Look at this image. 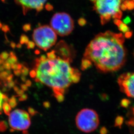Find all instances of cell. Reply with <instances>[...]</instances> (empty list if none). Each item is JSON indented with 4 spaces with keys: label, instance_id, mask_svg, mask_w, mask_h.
<instances>
[{
    "label": "cell",
    "instance_id": "obj_17",
    "mask_svg": "<svg viewBox=\"0 0 134 134\" xmlns=\"http://www.w3.org/2000/svg\"><path fill=\"white\" fill-rule=\"evenodd\" d=\"M8 103L10 106V107L14 108L17 105V102L16 101V99L14 96H12L11 98H10L8 101Z\"/></svg>",
    "mask_w": 134,
    "mask_h": 134
},
{
    "label": "cell",
    "instance_id": "obj_25",
    "mask_svg": "<svg viewBox=\"0 0 134 134\" xmlns=\"http://www.w3.org/2000/svg\"><path fill=\"white\" fill-rule=\"evenodd\" d=\"M21 71L22 75L24 76H25L26 75H27L29 73V70L26 67H24L23 68H22Z\"/></svg>",
    "mask_w": 134,
    "mask_h": 134
},
{
    "label": "cell",
    "instance_id": "obj_12",
    "mask_svg": "<svg viewBox=\"0 0 134 134\" xmlns=\"http://www.w3.org/2000/svg\"><path fill=\"white\" fill-rule=\"evenodd\" d=\"M92 63L89 60L83 58L81 61V68L83 71H85L92 66Z\"/></svg>",
    "mask_w": 134,
    "mask_h": 134
},
{
    "label": "cell",
    "instance_id": "obj_31",
    "mask_svg": "<svg viewBox=\"0 0 134 134\" xmlns=\"http://www.w3.org/2000/svg\"><path fill=\"white\" fill-rule=\"evenodd\" d=\"M131 22V19L129 17H127L123 20V23L125 24V25H128Z\"/></svg>",
    "mask_w": 134,
    "mask_h": 134
},
{
    "label": "cell",
    "instance_id": "obj_16",
    "mask_svg": "<svg viewBox=\"0 0 134 134\" xmlns=\"http://www.w3.org/2000/svg\"><path fill=\"white\" fill-rule=\"evenodd\" d=\"M123 4L126 6L127 9L131 10L134 8V2L132 1L126 0L124 1Z\"/></svg>",
    "mask_w": 134,
    "mask_h": 134
},
{
    "label": "cell",
    "instance_id": "obj_20",
    "mask_svg": "<svg viewBox=\"0 0 134 134\" xmlns=\"http://www.w3.org/2000/svg\"><path fill=\"white\" fill-rule=\"evenodd\" d=\"M9 76L8 72L6 71H3L0 74V78L4 81H6L7 78Z\"/></svg>",
    "mask_w": 134,
    "mask_h": 134
},
{
    "label": "cell",
    "instance_id": "obj_49",
    "mask_svg": "<svg viewBox=\"0 0 134 134\" xmlns=\"http://www.w3.org/2000/svg\"><path fill=\"white\" fill-rule=\"evenodd\" d=\"M133 115H134V108L133 109Z\"/></svg>",
    "mask_w": 134,
    "mask_h": 134
},
{
    "label": "cell",
    "instance_id": "obj_1",
    "mask_svg": "<svg viewBox=\"0 0 134 134\" xmlns=\"http://www.w3.org/2000/svg\"><path fill=\"white\" fill-rule=\"evenodd\" d=\"M122 34L111 31L96 35L85 49L84 58L103 73L116 71L125 64L126 52Z\"/></svg>",
    "mask_w": 134,
    "mask_h": 134
},
{
    "label": "cell",
    "instance_id": "obj_41",
    "mask_svg": "<svg viewBox=\"0 0 134 134\" xmlns=\"http://www.w3.org/2000/svg\"><path fill=\"white\" fill-rule=\"evenodd\" d=\"M12 79H13V75H10L8 77L7 79V81H8V82H9L12 81Z\"/></svg>",
    "mask_w": 134,
    "mask_h": 134
},
{
    "label": "cell",
    "instance_id": "obj_9",
    "mask_svg": "<svg viewBox=\"0 0 134 134\" xmlns=\"http://www.w3.org/2000/svg\"><path fill=\"white\" fill-rule=\"evenodd\" d=\"M47 0H14L16 4L21 7L24 15L31 10L37 12L42 10Z\"/></svg>",
    "mask_w": 134,
    "mask_h": 134
},
{
    "label": "cell",
    "instance_id": "obj_51",
    "mask_svg": "<svg viewBox=\"0 0 134 134\" xmlns=\"http://www.w3.org/2000/svg\"></svg>",
    "mask_w": 134,
    "mask_h": 134
},
{
    "label": "cell",
    "instance_id": "obj_32",
    "mask_svg": "<svg viewBox=\"0 0 134 134\" xmlns=\"http://www.w3.org/2000/svg\"><path fill=\"white\" fill-rule=\"evenodd\" d=\"M100 134H107L108 133V130L105 127H103L101 128L100 131Z\"/></svg>",
    "mask_w": 134,
    "mask_h": 134
},
{
    "label": "cell",
    "instance_id": "obj_35",
    "mask_svg": "<svg viewBox=\"0 0 134 134\" xmlns=\"http://www.w3.org/2000/svg\"><path fill=\"white\" fill-rule=\"evenodd\" d=\"M43 106L45 108H49V107H50V103L48 102H44L43 103Z\"/></svg>",
    "mask_w": 134,
    "mask_h": 134
},
{
    "label": "cell",
    "instance_id": "obj_33",
    "mask_svg": "<svg viewBox=\"0 0 134 134\" xmlns=\"http://www.w3.org/2000/svg\"><path fill=\"white\" fill-rule=\"evenodd\" d=\"M27 98V94H22V96H20L19 98V100L20 101H24V100H26Z\"/></svg>",
    "mask_w": 134,
    "mask_h": 134
},
{
    "label": "cell",
    "instance_id": "obj_21",
    "mask_svg": "<svg viewBox=\"0 0 134 134\" xmlns=\"http://www.w3.org/2000/svg\"><path fill=\"white\" fill-rule=\"evenodd\" d=\"M8 128V125L5 121L0 122V131L4 132Z\"/></svg>",
    "mask_w": 134,
    "mask_h": 134
},
{
    "label": "cell",
    "instance_id": "obj_36",
    "mask_svg": "<svg viewBox=\"0 0 134 134\" xmlns=\"http://www.w3.org/2000/svg\"><path fill=\"white\" fill-rule=\"evenodd\" d=\"M21 88L22 89V90L24 91H26L27 90V88H28V87L26 85V84H23L21 85Z\"/></svg>",
    "mask_w": 134,
    "mask_h": 134
},
{
    "label": "cell",
    "instance_id": "obj_50",
    "mask_svg": "<svg viewBox=\"0 0 134 134\" xmlns=\"http://www.w3.org/2000/svg\"><path fill=\"white\" fill-rule=\"evenodd\" d=\"M132 1H133L134 2V0H132Z\"/></svg>",
    "mask_w": 134,
    "mask_h": 134
},
{
    "label": "cell",
    "instance_id": "obj_44",
    "mask_svg": "<svg viewBox=\"0 0 134 134\" xmlns=\"http://www.w3.org/2000/svg\"><path fill=\"white\" fill-rule=\"evenodd\" d=\"M21 79H22V81H24V82H25V81L26 82V81H27V80H26L25 77V76H24V75H22V77H21Z\"/></svg>",
    "mask_w": 134,
    "mask_h": 134
},
{
    "label": "cell",
    "instance_id": "obj_48",
    "mask_svg": "<svg viewBox=\"0 0 134 134\" xmlns=\"http://www.w3.org/2000/svg\"><path fill=\"white\" fill-rule=\"evenodd\" d=\"M90 1H93V2H95V1H96V0H90Z\"/></svg>",
    "mask_w": 134,
    "mask_h": 134
},
{
    "label": "cell",
    "instance_id": "obj_3",
    "mask_svg": "<svg viewBox=\"0 0 134 134\" xmlns=\"http://www.w3.org/2000/svg\"><path fill=\"white\" fill-rule=\"evenodd\" d=\"M94 3V10L100 15L102 25L109 22L111 18H121V0H96Z\"/></svg>",
    "mask_w": 134,
    "mask_h": 134
},
{
    "label": "cell",
    "instance_id": "obj_38",
    "mask_svg": "<svg viewBox=\"0 0 134 134\" xmlns=\"http://www.w3.org/2000/svg\"><path fill=\"white\" fill-rule=\"evenodd\" d=\"M14 73L16 76H18L21 75V70H14Z\"/></svg>",
    "mask_w": 134,
    "mask_h": 134
},
{
    "label": "cell",
    "instance_id": "obj_7",
    "mask_svg": "<svg viewBox=\"0 0 134 134\" xmlns=\"http://www.w3.org/2000/svg\"><path fill=\"white\" fill-rule=\"evenodd\" d=\"M9 123L13 130L26 131L31 125L30 116L25 111L15 110L9 115Z\"/></svg>",
    "mask_w": 134,
    "mask_h": 134
},
{
    "label": "cell",
    "instance_id": "obj_29",
    "mask_svg": "<svg viewBox=\"0 0 134 134\" xmlns=\"http://www.w3.org/2000/svg\"><path fill=\"white\" fill-rule=\"evenodd\" d=\"M3 66L4 67V69H6L7 70H10L11 68V65L8 63V62H4L3 65Z\"/></svg>",
    "mask_w": 134,
    "mask_h": 134
},
{
    "label": "cell",
    "instance_id": "obj_15",
    "mask_svg": "<svg viewBox=\"0 0 134 134\" xmlns=\"http://www.w3.org/2000/svg\"><path fill=\"white\" fill-rule=\"evenodd\" d=\"M124 118L121 116H119L117 117L115 122V126L119 128H121V125L123 123Z\"/></svg>",
    "mask_w": 134,
    "mask_h": 134
},
{
    "label": "cell",
    "instance_id": "obj_18",
    "mask_svg": "<svg viewBox=\"0 0 134 134\" xmlns=\"http://www.w3.org/2000/svg\"><path fill=\"white\" fill-rule=\"evenodd\" d=\"M130 100L128 99L124 98L121 100L120 104L122 107L127 108L129 107V104H130Z\"/></svg>",
    "mask_w": 134,
    "mask_h": 134
},
{
    "label": "cell",
    "instance_id": "obj_10",
    "mask_svg": "<svg viewBox=\"0 0 134 134\" xmlns=\"http://www.w3.org/2000/svg\"><path fill=\"white\" fill-rule=\"evenodd\" d=\"M56 53L59 57L71 62L72 59V51L71 48L65 41H62L58 43L55 47Z\"/></svg>",
    "mask_w": 134,
    "mask_h": 134
},
{
    "label": "cell",
    "instance_id": "obj_40",
    "mask_svg": "<svg viewBox=\"0 0 134 134\" xmlns=\"http://www.w3.org/2000/svg\"><path fill=\"white\" fill-rule=\"evenodd\" d=\"M24 93V91L22 90V89H19L18 92H17V94L19 96H21L22 94H23Z\"/></svg>",
    "mask_w": 134,
    "mask_h": 134
},
{
    "label": "cell",
    "instance_id": "obj_24",
    "mask_svg": "<svg viewBox=\"0 0 134 134\" xmlns=\"http://www.w3.org/2000/svg\"><path fill=\"white\" fill-rule=\"evenodd\" d=\"M20 42H21V44H27L29 42V39L26 36H22L21 37Z\"/></svg>",
    "mask_w": 134,
    "mask_h": 134
},
{
    "label": "cell",
    "instance_id": "obj_28",
    "mask_svg": "<svg viewBox=\"0 0 134 134\" xmlns=\"http://www.w3.org/2000/svg\"><path fill=\"white\" fill-rule=\"evenodd\" d=\"M3 97L4 94H3L1 92H0V113L1 112L2 108V102L3 101Z\"/></svg>",
    "mask_w": 134,
    "mask_h": 134
},
{
    "label": "cell",
    "instance_id": "obj_23",
    "mask_svg": "<svg viewBox=\"0 0 134 134\" xmlns=\"http://www.w3.org/2000/svg\"><path fill=\"white\" fill-rule=\"evenodd\" d=\"M54 97L56 98L57 100L59 102H62L64 100V94H58L57 95H55Z\"/></svg>",
    "mask_w": 134,
    "mask_h": 134
},
{
    "label": "cell",
    "instance_id": "obj_8",
    "mask_svg": "<svg viewBox=\"0 0 134 134\" xmlns=\"http://www.w3.org/2000/svg\"><path fill=\"white\" fill-rule=\"evenodd\" d=\"M118 83L120 90L129 97L134 98V73H126L119 76Z\"/></svg>",
    "mask_w": 134,
    "mask_h": 134
},
{
    "label": "cell",
    "instance_id": "obj_46",
    "mask_svg": "<svg viewBox=\"0 0 134 134\" xmlns=\"http://www.w3.org/2000/svg\"><path fill=\"white\" fill-rule=\"evenodd\" d=\"M14 91L17 92H18L19 89V88H18V87H14Z\"/></svg>",
    "mask_w": 134,
    "mask_h": 134
},
{
    "label": "cell",
    "instance_id": "obj_6",
    "mask_svg": "<svg viewBox=\"0 0 134 134\" xmlns=\"http://www.w3.org/2000/svg\"><path fill=\"white\" fill-rule=\"evenodd\" d=\"M51 27L62 37L70 35L74 28V21L71 16L65 12L56 13L50 21Z\"/></svg>",
    "mask_w": 134,
    "mask_h": 134
},
{
    "label": "cell",
    "instance_id": "obj_30",
    "mask_svg": "<svg viewBox=\"0 0 134 134\" xmlns=\"http://www.w3.org/2000/svg\"><path fill=\"white\" fill-rule=\"evenodd\" d=\"M35 46V44L32 41H29L27 43V48L29 49H32L34 48Z\"/></svg>",
    "mask_w": 134,
    "mask_h": 134
},
{
    "label": "cell",
    "instance_id": "obj_2",
    "mask_svg": "<svg viewBox=\"0 0 134 134\" xmlns=\"http://www.w3.org/2000/svg\"><path fill=\"white\" fill-rule=\"evenodd\" d=\"M70 62L59 56L50 59L42 55L36 60L35 80L52 88L54 96L64 94L73 83L72 78L77 69L71 67Z\"/></svg>",
    "mask_w": 134,
    "mask_h": 134
},
{
    "label": "cell",
    "instance_id": "obj_19",
    "mask_svg": "<svg viewBox=\"0 0 134 134\" xmlns=\"http://www.w3.org/2000/svg\"><path fill=\"white\" fill-rule=\"evenodd\" d=\"M47 57L50 59H53L56 58L57 56L56 54L55 51L54 50L52 51V52L48 53L47 54Z\"/></svg>",
    "mask_w": 134,
    "mask_h": 134
},
{
    "label": "cell",
    "instance_id": "obj_22",
    "mask_svg": "<svg viewBox=\"0 0 134 134\" xmlns=\"http://www.w3.org/2000/svg\"><path fill=\"white\" fill-rule=\"evenodd\" d=\"M1 57V58L4 61H5L8 59V58L9 57L10 54L7 52H3L2 53H1V54H0Z\"/></svg>",
    "mask_w": 134,
    "mask_h": 134
},
{
    "label": "cell",
    "instance_id": "obj_42",
    "mask_svg": "<svg viewBox=\"0 0 134 134\" xmlns=\"http://www.w3.org/2000/svg\"><path fill=\"white\" fill-rule=\"evenodd\" d=\"M121 9L122 10H125L127 9V8L124 4H122L121 5Z\"/></svg>",
    "mask_w": 134,
    "mask_h": 134
},
{
    "label": "cell",
    "instance_id": "obj_5",
    "mask_svg": "<svg viewBox=\"0 0 134 134\" xmlns=\"http://www.w3.org/2000/svg\"><path fill=\"white\" fill-rule=\"evenodd\" d=\"M32 37L35 44L44 51L53 46L57 39L56 33L48 25H42L35 29Z\"/></svg>",
    "mask_w": 134,
    "mask_h": 134
},
{
    "label": "cell",
    "instance_id": "obj_39",
    "mask_svg": "<svg viewBox=\"0 0 134 134\" xmlns=\"http://www.w3.org/2000/svg\"><path fill=\"white\" fill-rule=\"evenodd\" d=\"M8 86L9 88H11L14 86V83L13 81H10L8 83Z\"/></svg>",
    "mask_w": 134,
    "mask_h": 134
},
{
    "label": "cell",
    "instance_id": "obj_37",
    "mask_svg": "<svg viewBox=\"0 0 134 134\" xmlns=\"http://www.w3.org/2000/svg\"><path fill=\"white\" fill-rule=\"evenodd\" d=\"M132 35V32L129 31V32L125 34V37H126L127 38H130V37H131Z\"/></svg>",
    "mask_w": 134,
    "mask_h": 134
},
{
    "label": "cell",
    "instance_id": "obj_11",
    "mask_svg": "<svg viewBox=\"0 0 134 134\" xmlns=\"http://www.w3.org/2000/svg\"><path fill=\"white\" fill-rule=\"evenodd\" d=\"M114 22L119 27V30L124 33H126L130 31V29L126 25L119 19H115Z\"/></svg>",
    "mask_w": 134,
    "mask_h": 134
},
{
    "label": "cell",
    "instance_id": "obj_47",
    "mask_svg": "<svg viewBox=\"0 0 134 134\" xmlns=\"http://www.w3.org/2000/svg\"><path fill=\"white\" fill-rule=\"evenodd\" d=\"M23 134H29V133L27 132V131H23Z\"/></svg>",
    "mask_w": 134,
    "mask_h": 134
},
{
    "label": "cell",
    "instance_id": "obj_45",
    "mask_svg": "<svg viewBox=\"0 0 134 134\" xmlns=\"http://www.w3.org/2000/svg\"><path fill=\"white\" fill-rule=\"evenodd\" d=\"M4 60L1 58V55H0V65H1L2 64L4 63Z\"/></svg>",
    "mask_w": 134,
    "mask_h": 134
},
{
    "label": "cell",
    "instance_id": "obj_14",
    "mask_svg": "<svg viewBox=\"0 0 134 134\" xmlns=\"http://www.w3.org/2000/svg\"><path fill=\"white\" fill-rule=\"evenodd\" d=\"M12 107H10V104L8 102H4L3 104L2 108L4 112L7 115H9L10 114V111H11Z\"/></svg>",
    "mask_w": 134,
    "mask_h": 134
},
{
    "label": "cell",
    "instance_id": "obj_34",
    "mask_svg": "<svg viewBox=\"0 0 134 134\" xmlns=\"http://www.w3.org/2000/svg\"><path fill=\"white\" fill-rule=\"evenodd\" d=\"M30 75L31 77H32V78H35L36 77V73L35 70H33L30 71Z\"/></svg>",
    "mask_w": 134,
    "mask_h": 134
},
{
    "label": "cell",
    "instance_id": "obj_27",
    "mask_svg": "<svg viewBox=\"0 0 134 134\" xmlns=\"http://www.w3.org/2000/svg\"><path fill=\"white\" fill-rule=\"evenodd\" d=\"M78 22H79V25L81 26H84L86 24V21L85 20V19L83 18H80L79 19Z\"/></svg>",
    "mask_w": 134,
    "mask_h": 134
},
{
    "label": "cell",
    "instance_id": "obj_4",
    "mask_svg": "<svg viewBox=\"0 0 134 134\" xmlns=\"http://www.w3.org/2000/svg\"><path fill=\"white\" fill-rule=\"evenodd\" d=\"M77 129L85 133H91L97 129L99 125V118L97 112L89 108L79 111L75 118Z\"/></svg>",
    "mask_w": 134,
    "mask_h": 134
},
{
    "label": "cell",
    "instance_id": "obj_43",
    "mask_svg": "<svg viewBox=\"0 0 134 134\" xmlns=\"http://www.w3.org/2000/svg\"><path fill=\"white\" fill-rule=\"evenodd\" d=\"M25 84L27 87H30L31 85V82L30 80H27L25 82Z\"/></svg>",
    "mask_w": 134,
    "mask_h": 134
},
{
    "label": "cell",
    "instance_id": "obj_13",
    "mask_svg": "<svg viewBox=\"0 0 134 134\" xmlns=\"http://www.w3.org/2000/svg\"><path fill=\"white\" fill-rule=\"evenodd\" d=\"M6 62H8V63L10 64L11 65L17 63V58L15 54L12 52H11L10 54V56L6 61Z\"/></svg>",
    "mask_w": 134,
    "mask_h": 134
},
{
    "label": "cell",
    "instance_id": "obj_26",
    "mask_svg": "<svg viewBox=\"0 0 134 134\" xmlns=\"http://www.w3.org/2000/svg\"><path fill=\"white\" fill-rule=\"evenodd\" d=\"M28 111H29V113L30 115H31V116H34V115H36L37 112L34 108H31V107L29 108V109H28Z\"/></svg>",
    "mask_w": 134,
    "mask_h": 134
}]
</instances>
